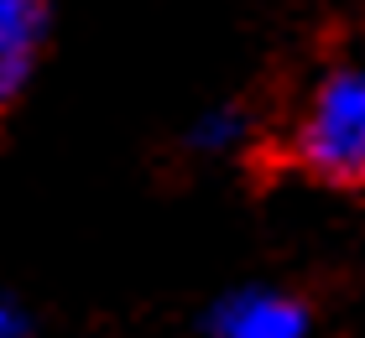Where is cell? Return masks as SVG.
Returning <instances> with one entry per match:
<instances>
[{
	"instance_id": "6da1fadb",
	"label": "cell",
	"mask_w": 365,
	"mask_h": 338,
	"mask_svg": "<svg viewBox=\"0 0 365 338\" xmlns=\"http://www.w3.org/2000/svg\"><path fill=\"white\" fill-rule=\"evenodd\" d=\"M282 151L308 182L360 193L365 182V73L360 68L350 63L329 68L313 83Z\"/></svg>"
},
{
	"instance_id": "7a4b0ae2",
	"label": "cell",
	"mask_w": 365,
	"mask_h": 338,
	"mask_svg": "<svg viewBox=\"0 0 365 338\" xmlns=\"http://www.w3.org/2000/svg\"><path fill=\"white\" fill-rule=\"evenodd\" d=\"M209 338H313V302L282 286H240L204 317Z\"/></svg>"
},
{
	"instance_id": "3957f363",
	"label": "cell",
	"mask_w": 365,
	"mask_h": 338,
	"mask_svg": "<svg viewBox=\"0 0 365 338\" xmlns=\"http://www.w3.org/2000/svg\"><path fill=\"white\" fill-rule=\"evenodd\" d=\"M47 42V0H0V115L21 105Z\"/></svg>"
},
{
	"instance_id": "277c9868",
	"label": "cell",
	"mask_w": 365,
	"mask_h": 338,
	"mask_svg": "<svg viewBox=\"0 0 365 338\" xmlns=\"http://www.w3.org/2000/svg\"><path fill=\"white\" fill-rule=\"evenodd\" d=\"M245 135H251L245 110H235V105H214V110H204V115L193 120L188 146L204 151V157H225V151H240V146H245Z\"/></svg>"
},
{
	"instance_id": "5b68a950",
	"label": "cell",
	"mask_w": 365,
	"mask_h": 338,
	"mask_svg": "<svg viewBox=\"0 0 365 338\" xmlns=\"http://www.w3.org/2000/svg\"><path fill=\"white\" fill-rule=\"evenodd\" d=\"M0 338H31V317L0 292Z\"/></svg>"
}]
</instances>
